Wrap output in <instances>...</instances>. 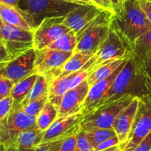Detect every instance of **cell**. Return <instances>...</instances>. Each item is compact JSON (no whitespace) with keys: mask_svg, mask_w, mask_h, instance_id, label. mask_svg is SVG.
<instances>
[{"mask_svg":"<svg viewBox=\"0 0 151 151\" xmlns=\"http://www.w3.org/2000/svg\"><path fill=\"white\" fill-rule=\"evenodd\" d=\"M150 92V80L145 60L134 53L128 58L116 77L104 99L90 112L114 103L126 96L134 98H145L149 97Z\"/></svg>","mask_w":151,"mask_h":151,"instance_id":"obj_1","label":"cell"},{"mask_svg":"<svg viewBox=\"0 0 151 151\" xmlns=\"http://www.w3.org/2000/svg\"><path fill=\"white\" fill-rule=\"evenodd\" d=\"M115 10V14L120 13L122 10L125 0H111Z\"/></svg>","mask_w":151,"mask_h":151,"instance_id":"obj_38","label":"cell"},{"mask_svg":"<svg viewBox=\"0 0 151 151\" xmlns=\"http://www.w3.org/2000/svg\"><path fill=\"white\" fill-rule=\"evenodd\" d=\"M128 60V59L125 60L122 63V65L110 77L103 80V81L97 83L96 84L93 85L92 86L90 87L88 95H87L86 98L81 109V112L83 114L85 115L86 114L89 113L101 100L104 99L106 94H107L111 85L113 84L116 77L117 76L121 69L125 66Z\"/></svg>","mask_w":151,"mask_h":151,"instance_id":"obj_16","label":"cell"},{"mask_svg":"<svg viewBox=\"0 0 151 151\" xmlns=\"http://www.w3.org/2000/svg\"><path fill=\"white\" fill-rule=\"evenodd\" d=\"M139 98H134L128 106L122 109L115 119L113 129L120 142V148L125 144L136 118Z\"/></svg>","mask_w":151,"mask_h":151,"instance_id":"obj_17","label":"cell"},{"mask_svg":"<svg viewBox=\"0 0 151 151\" xmlns=\"http://www.w3.org/2000/svg\"><path fill=\"white\" fill-rule=\"evenodd\" d=\"M2 151H17V146L16 144H13L6 148L2 149Z\"/></svg>","mask_w":151,"mask_h":151,"instance_id":"obj_41","label":"cell"},{"mask_svg":"<svg viewBox=\"0 0 151 151\" xmlns=\"http://www.w3.org/2000/svg\"><path fill=\"white\" fill-rule=\"evenodd\" d=\"M37 78H38V74H34L15 83L10 94L14 100L13 109H16L19 107L22 102L26 98L33 87Z\"/></svg>","mask_w":151,"mask_h":151,"instance_id":"obj_22","label":"cell"},{"mask_svg":"<svg viewBox=\"0 0 151 151\" xmlns=\"http://www.w3.org/2000/svg\"><path fill=\"white\" fill-rule=\"evenodd\" d=\"M134 51L137 55L143 58L149 52H151V29L136 41Z\"/></svg>","mask_w":151,"mask_h":151,"instance_id":"obj_29","label":"cell"},{"mask_svg":"<svg viewBox=\"0 0 151 151\" xmlns=\"http://www.w3.org/2000/svg\"><path fill=\"white\" fill-rule=\"evenodd\" d=\"M145 58H147V59H150V60H151V52H149L148 54L147 55L145 56ZM144 58V59H145Z\"/></svg>","mask_w":151,"mask_h":151,"instance_id":"obj_45","label":"cell"},{"mask_svg":"<svg viewBox=\"0 0 151 151\" xmlns=\"http://www.w3.org/2000/svg\"><path fill=\"white\" fill-rule=\"evenodd\" d=\"M63 1H68V2H70V3H75V4H81V3H80L78 1H77V0H63Z\"/></svg>","mask_w":151,"mask_h":151,"instance_id":"obj_44","label":"cell"},{"mask_svg":"<svg viewBox=\"0 0 151 151\" xmlns=\"http://www.w3.org/2000/svg\"><path fill=\"white\" fill-rule=\"evenodd\" d=\"M19 0H0V3L7 5L12 6V7H16L18 5Z\"/></svg>","mask_w":151,"mask_h":151,"instance_id":"obj_39","label":"cell"},{"mask_svg":"<svg viewBox=\"0 0 151 151\" xmlns=\"http://www.w3.org/2000/svg\"><path fill=\"white\" fill-rule=\"evenodd\" d=\"M113 15L103 10L79 35L75 52L94 55L109 33Z\"/></svg>","mask_w":151,"mask_h":151,"instance_id":"obj_4","label":"cell"},{"mask_svg":"<svg viewBox=\"0 0 151 151\" xmlns=\"http://www.w3.org/2000/svg\"><path fill=\"white\" fill-rule=\"evenodd\" d=\"M37 125V117L27 114L22 109H12L6 117L0 120V142L2 149L16 144L24 131Z\"/></svg>","mask_w":151,"mask_h":151,"instance_id":"obj_7","label":"cell"},{"mask_svg":"<svg viewBox=\"0 0 151 151\" xmlns=\"http://www.w3.org/2000/svg\"><path fill=\"white\" fill-rule=\"evenodd\" d=\"M58 116V110L50 102L46 104L41 113L37 116V125L45 131L56 120Z\"/></svg>","mask_w":151,"mask_h":151,"instance_id":"obj_25","label":"cell"},{"mask_svg":"<svg viewBox=\"0 0 151 151\" xmlns=\"http://www.w3.org/2000/svg\"><path fill=\"white\" fill-rule=\"evenodd\" d=\"M77 1H79L81 4H95L92 0H77Z\"/></svg>","mask_w":151,"mask_h":151,"instance_id":"obj_42","label":"cell"},{"mask_svg":"<svg viewBox=\"0 0 151 151\" xmlns=\"http://www.w3.org/2000/svg\"><path fill=\"white\" fill-rule=\"evenodd\" d=\"M49 86H50V82L47 79V78L44 75L38 74V78H37L33 87L30 90L26 98L22 102L19 107L16 108V109H22V107L26 106L29 102L38 100L41 97L48 95Z\"/></svg>","mask_w":151,"mask_h":151,"instance_id":"obj_24","label":"cell"},{"mask_svg":"<svg viewBox=\"0 0 151 151\" xmlns=\"http://www.w3.org/2000/svg\"><path fill=\"white\" fill-rule=\"evenodd\" d=\"M134 99L130 96L123 97L114 103L102 106L86 114L81 122V129L87 131L95 128H113L116 116Z\"/></svg>","mask_w":151,"mask_h":151,"instance_id":"obj_8","label":"cell"},{"mask_svg":"<svg viewBox=\"0 0 151 151\" xmlns=\"http://www.w3.org/2000/svg\"><path fill=\"white\" fill-rule=\"evenodd\" d=\"M44 131L38 125L22 132L16 140L17 151H35V147L42 142Z\"/></svg>","mask_w":151,"mask_h":151,"instance_id":"obj_19","label":"cell"},{"mask_svg":"<svg viewBox=\"0 0 151 151\" xmlns=\"http://www.w3.org/2000/svg\"><path fill=\"white\" fill-rule=\"evenodd\" d=\"M66 16L46 19L33 31L35 50H41L49 47L72 30L63 24Z\"/></svg>","mask_w":151,"mask_h":151,"instance_id":"obj_11","label":"cell"},{"mask_svg":"<svg viewBox=\"0 0 151 151\" xmlns=\"http://www.w3.org/2000/svg\"><path fill=\"white\" fill-rule=\"evenodd\" d=\"M84 115L81 112L60 116L47 128L44 134L42 142L75 135L81 130V124Z\"/></svg>","mask_w":151,"mask_h":151,"instance_id":"obj_12","label":"cell"},{"mask_svg":"<svg viewBox=\"0 0 151 151\" xmlns=\"http://www.w3.org/2000/svg\"><path fill=\"white\" fill-rule=\"evenodd\" d=\"M93 56L94 55H86L83 53L78 52H74L72 55L68 59L67 61L58 70L52 73L43 75L47 78L49 82L52 81L55 78L66 77L82 69Z\"/></svg>","mask_w":151,"mask_h":151,"instance_id":"obj_18","label":"cell"},{"mask_svg":"<svg viewBox=\"0 0 151 151\" xmlns=\"http://www.w3.org/2000/svg\"><path fill=\"white\" fill-rule=\"evenodd\" d=\"M76 134L47 142L49 145V150L75 151V149H76Z\"/></svg>","mask_w":151,"mask_h":151,"instance_id":"obj_28","label":"cell"},{"mask_svg":"<svg viewBox=\"0 0 151 151\" xmlns=\"http://www.w3.org/2000/svg\"><path fill=\"white\" fill-rule=\"evenodd\" d=\"M131 151H151V132Z\"/></svg>","mask_w":151,"mask_h":151,"instance_id":"obj_35","label":"cell"},{"mask_svg":"<svg viewBox=\"0 0 151 151\" xmlns=\"http://www.w3.org/2000/svg\"><path fill=\"white\" fill-rule=\"evenodd\" d=\"M78 43V37L73 30L67 32L60 38L55 41L49 47L54 50H60L63 52H74Z\"/></svg>","mask_w":151,"mask_h":151,"instance_id":"obj_26","label":"cell"},{"mask_svg":"<svg viewBox=\"0 0 151 151\" xmlns=\"http://www.w3.org/2000/svg\"><path fill=\"white\" fill-rule=\"evenodd\" d=\"M0 42L1 47L7 52L10 61L35 49L34 32L1 22Z\"/></svg>","mask_w":151,"mask_h":151,"instance_id":"obj_6","label":"cell"},{"mask_svg":"<svg viewBox=\"0 0 151 151\" xmlns=\"http://www.w3.org/2000/svg\"><path fill=\"white\" fill-rule=\"evenodd\" d=\"M134 53V44L111 26L107 36L96 52L94 66L98 69L109 60L129 58Z\"/></svg>","mask_w":151,"mask_h":151,"instance_id":"obj_5","label":"cell"},{"mask_svg":"<svg viewBox=\"0 0 151 151\" xmlns=\"http://www.w3.org/2000/svg\"><path fill=\"white\" fill-rule=\"evenodd\" d=\"M90 86L87 81H84L78 86L68 90L64 94L58 109V116L81 112V107L89 91Z\"/></svg>","mask_w":151,"mask_h":151,"instance_id":"obj_15","label":"cell"},{"mask_svg":"<svg viewBox=\"0 0 151 151\" xmlns=\"http://www.w3.org/2000/svg\"><path fill=\"white\" fill-rule=\"evenodd\" d=\"M103 10L95 4H79L66 15L63 24L79 37Z\"/></svg>","mask_w":151,"mask_h":151,"instance_id":"obj_13","label":"cell"},{"mask_svg":"<svg viewBox=\"0 0 151 151\" xmlns=\"http://www.w3.org/2000/svg\"><path fill=\"white\" fill-rule=\"evenodd\" d=\"M14 85L15 83L13 81L0 75V100L10 95Z\"/></svg>","mask_w":151,"mask_h":151,"instance_id":"obj_32","label":"cell"},{"mask_svg":"<svg viewBox=\"0 0 151 151\" xmlns=\"http://www.w3.org/2000/svg\"><path fill=\"white\" fill-rule=\"evenodd\" d=\"M116 145H120V142H119V138H118V137L116 135L114 136V137H111V138L108 139L103 142L101 144L99 145L94 149V151L104 150H106V149L114 147V146Z\"/></svg>","mask_w":151,"mask_h":151,"instance_id":"obj_34","label":"cell"},{"mask_svg":"<svg viewBox=\"0 0 151 151\" xmlns=\"http://www.w3.org/2000/svg\"><path fill=\"white\" fill-rule=\"evenodd\" d=\"M75 151H94L86 134V131L81 129L76 134V149Z\"/></svg>","mask_w":151,"mask_h":151,"instance_id":"obj_31","label":"cell"},{"mask_svg":"<svg viewBox=\"0 0 151 151\" xmlns=\"http://www.w3.org/2000/svg\"><path fill=\"white\" fill-rule=\"evenodd\" d=\"M140 5L151 23V0H139Z\"/></svg>","mask_w":151,"mask_h":151,"instance_id":"obj_37","label":"cell"},{"mask_svg":"<svg viewBox=\"0 0 151 151\" xmlns=\"http://www.w3.org/2000/svg\"><path fill=\"white\" fill-rule=\"evenodd\" d=\"M35 72L41 75H47L58 70L74 53L54 50L50 47L35 50Z\"/></svg>","mask_w":151,"mask_h":151,"instance_id":"obj_14","label":"cell"},{"mask_svg":"<svg viewBox=\"0 0 151 151\" xmlns=\"http://www.w3.org/2000/svg\"><path fill=\"white\" fill-rule=\"evenodd\" d=\"M0 19L1 22L7 24L32 30L27 22L15 7L0 3Z\"/></svg>","mask_w":151,"mask_h":151,"instance_id":"obj_21","label":"cell"},{"mask_svg":"<svg viewBox=\"0 0 151 151\" xmlns=\"http://www.w3.org/2000/svg\"><path fill=\"white\" fill-rule=\"evenodd\" d=\"M92 1L100 8L107 10V11L111 13L112 14H115L114 7L111 0H92Z\"/></svg>","mask_w":151,"mask_h":151,"instance_id":"obj_36","label":"cell"},{"mask_svg":"<svg viewBox=\"0 0 151 151\" xmlns=\"http://www.w3.org/2000/svg\"><path fill=\"white\" fill-rule=\"evenodd\" d=\"M78 5L63 0H19L16 9L34 31L46 19L66 16Z\"/></svg>","mask_w":151,"mask_h":151,"instance_id":"obj_3","label":"cell"},{"mask_svg":"<svg viewBox=\"0 0 151 151\" xmlns=\"http://www.w3.org/2000/svg\"><path fill=\"white\" fill-rule=\"evenodd\" d=\"M151 132V100L149 97L139 99L135 120L122 151L134 150Z\"/></svg>","mask_w":151,"mask_h":151,"instance_id":"obj_9","label":"cell"},{"mask_svg":"<svg viewBox=\"0 0 151 151\" xmlns=\"http://www.w3.org/2000/svg\"><path fill=\"white\" fill-rule=\"evenodd\" d=\"M116 151H122V149H121L120 147H119V149H117V150H116Z\"/></svg>","mask_w":151,"mask_h":151,"instance_id":"obj_46","label":"cell"},{"mask_svg":"<svg viewBox=\"0 0 151 151\" xmlns=\"http://www.w3.org/2000/svg\"><path fill=\"white\" fill-rule=\"evenodd\" d=\"M70 75L63 78H55L50 82L48 91L49 102L55 106L58 110L60 108L63 96L69 90L68 83Z\"/></svg>","mask_w":151,"mask_h":151,"instance_id":"obj_20","label":"cell"},{"mask_svg":"<svg viewBox=\"0 0 151 151\" xmlns=\"http://www.w3.org/2000/svg\"><path fill=\"white\" fill-rule=\"evenodd\" d=\"M85 131L87 138L89 140L94 149H95L105 140L116 135V132L113 128H109V129L95 128V129H90Z\"/></svg>","mask_w":151,"mask_h":151,"instance_id":"obj_27","label":"cell"},{"mask_svg":"<svg viewBox=\"0 0 151 151\" xmlns=\"http://www.w3.org/2000/svg\"><path fill=\"white\" fill-rule=\"evenodd\" d=\"M111 26L133 44L151 29V23L139 0H125L122 11L112 16Z\"/></svg>","mask_w":151,"mask_h":151,"instance_id":"obj_2","label":"cell"},{"mask_svg":"<svg viewBox=\"0 0 151 151\" xmlns=\"http://www.w3.org/2000/svg\"><path fill=\"white\" fill-rule=\"evenodd\" d=\"M120 147V145H116L113 147H111V148L106 149V150H102V151H116L117 149H119Z\"/></svg>","mask_w":151,"mask_h":151,"instance_id":"obj_43","label":"cell"},{"mask_svg":"<svg viewBox=\"0 0 151 151\" xmlns=\"http://www.w3.org/2000/svg\"><path fill=\"white\" fill-rule=\"evenodd\" d=\"M127 59H118V60H109V61L103 63L95 72H93L87 78L86 81L89 86H92L93 85L96 84L97 83L103 81V80L110 77Z\"/></svg>","mask_w":151,"mask_h":151,"instance_id":"obj_23","label":"cell"},{"mask_svg":"<svg viewBox=\"0 0 151 151\" xmlns=\"http://www.w3.org/2000/svg\"><path fill=\"white\" fill-rule=\"evenodd\" d=\"M35 49L19 55L8 62L1 63L0 75L9 78L15 83L19 81L37 74L35 72Z\"/></svg>","mask_w":151,"mask_h":151,"instance_id":"obj_10","label":"cell"},{"mask_svg":"<svg viewBox=\"0 0 151 151\" xmlns=\"http://www.w3.org/2000/svg\"><path fill=\"white\" fill-rule=\"evenodd\" d=\"M48 95H47L45 97L38 99V100L29 102V103H27L26 106L22 107V109L28 114L37 117L41 112V111L43 110L46 104L48 103Z\"/></svg>","mask_w":151,"mask_h":151,"instance_id":"obj_30","label":"cell"},{"mask_svg":"<svg viewBox=\"0 0 151 151\" xmlns=\"http://www.w3.org/2000/svg\"><path fill=\"white\" fill-rule=\"evenodd\" d=\"M145 60L146 67H147V72H148L149 76H150V94H149V98H150L151 100V60L150 59H147V58H145Z\"/></svg>","mask_w":151,"mask_h":151,"instance_id":"obj_40","label":"cell"},{"mask_svg":"<svg viewBox=\"0 0 151 151\" xmlns=\"http://www.w3.org/2000/svg\"><path fill=\"white\" fill-rule=\"evenodd\" d=\"M14 100L11 95L0 100V120L9 114L13 109Z\"/></svg>","mask_w":151,"mask_h":151,"instance_id":"obj_33","label":"cell"}]
</instances>
